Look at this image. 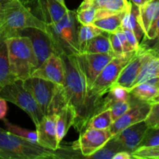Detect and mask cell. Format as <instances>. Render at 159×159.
I'll return each instance as SVG.
<instances>
[{
	"label": "cell",
	"mask_w": 159,
	"mask_h": 159,
	"mask_svg": "<svg viewBox=\"0 0 159 159\" xmlns=\"http://www.w3.org/2000/svg\"><path fill=\"white\" fill-rule=\"evenodd\" d=\"M157 145H159V128H148L144 139L142 140L138 148L153 147Z\"/></svg>",
	"instance_id": "35"
},
{
	"label": "cell",
	"mask_w": 159,
	"mask_h": 159,
	"mask_svg": "<svg viewBox=\"0 0 159 159\" xmlns=\"http://www.w3.org/2000/svg\"><path fill=\"white\" fill-rule=\"evenodd\" d=\"M150 103H154V102H159V93L158 95H157L155 97H154L153 99H152V100L150 101Z\"/></svg>",
	"instance_id": "42"
},
{
	"label": "cell",
	"mask_w": 159,
	"mask_h": 159,
	"mask_svg": "<svg viewBox=\"0 0 159 159\" xmlns=\"http://www.w3.org/2000/svg\"><path fill=\"white\" fill-rule=\"evenodd\" d=\"M0 159H60L57 151L42 147L0 127Z\"/></svg>",
	"instance_id": "3"
},
{
	"label": "cell",
	"mask_w": 159,
	"mask_h": 159,
	"mask_svg": "<svg viewBox=\"0 0 159 159\" xmlns=\"http://www.w3.org/2000/svg\"><path fill=\"white\" fill-rule=\"evenodd\" d=\"M133 158L131 153L127 151H121L113 156V159H130Z\"/></svg>",
	"instance_id": "38"
},
{
	"label": "cell",
	"mask_w": 159,
	"mask_h": 159,
	"mask_svg": "<svg viewBox=\"0 0 159 159\" xmlns=\"http://www.w3.org/2000/svg\"><path fill=\"white\" fill-rule=\"evenodd\" d=\"M37 134V143L42 147L52 151H56L61 147L57 141L56 132V114L43 116L36 126Z\"/></svg>",
	"instance_id": "17"
},
{
	"label": "cell",
	"mask_w": 159,
	"mask_h": 159,
	"mask_svg": "<svg viewBox=\"0 0 159 159\" xmlns=\"http://www.w3.org/2000/svg\"><path fill=\"white\" fill-rule=\"evenodd\" d=\"M82 3L91 5L96 9V17L124 12L130 7L128 0H90Z\"/></svg>",
	"instance_id": "19"
},
{
	"label": "cell",
	"mask_w": 159,
	"mask_h": 159,
	"mask_svg": "<svg viewBox=\"0 0 159 159\" xmlns=\"http://www.w3.org/2000/svg\"><path fill=\"white\" fill-rule=\"evenodd\" d=\"M76 118L75 110L72 107L67 104L56 114V132L59 144L66 136L68 130L74 125Z\"/></svg>",
	"instance_id": "20"
},
{
	"label": "cell",
	"mask_w": 159,
	"mask_h": 159,
	"mask_svg": "<svg viewBox=\"0 0 159 159\" xmlns=\"http://www.w3.org/2000/svg\"><path fill=\"white\" fill-rule=\"evenodd\" d=\"M133 158L159 159V145L153 147H141L131 153Z\"/></svg>",
	"instance_id": "32"
},
{
	"label": "cell",
	"mask_w": 159,
	"mask_h": 159,
	"mask_svg": "<svg viewBox=\"0 0 159 159\" xmlns=\"http://www.w3.org/2000/svg\"><path fill=\"white\" fill-rule=\"evenodd\" d=\"M130 94L134 97L144 102H150L159 93V89L152 84L144 82L134 85L129 89Z\"/></svg>",
	"instance_id": "26"
},
{
	"label": "cell",
	"mask_w": 159,
	"mask_h": 159,
	"mask_svg": "<svg viewBox=\"0 0 159 159\" xmlns=\"http://www.w3.org/2000/svg\"><path fill=\"white\" fill-rule=\"evenodd\" d=\"M155 40H157V41H156V45H155V48H154L153 49L159 50V17L156 23V36H155Z\"/></svg>",
	"instance_id": "39"
},
{
	"label": "cell",
	"mask_w": 159,
	"mask_h": 159,
	"mask_svg": "<svg viewBox=\"0 0 159 159\" xmlns=\"http://www.w3.org/2000/svg\"><path fill=\"white\" fill-rule=\"evenodd\" d=\"M136 51L120 56H115L102 70L92 85L89 96L96 107V114L99 112L102 96L107 94L110 87L116 82L120 73L128 63Z\"/></svg>",
	"instance_id": "6"
},
{
	"label": "cell",
	"mask_w": 159,
	"mask_h": 159,
	"mask_svg": "<svg viewBox=\"0 0 159 159\" xmlns=\"http://www.w3.org/2000/svg\"><path fill=\"white\" fill-rule=\"evenodd\" d=\"M28 28H36L47 33V23L34 16L21 0H11L2 4L0 16V40L20 36Z\"/></svg>",
	"instance_id": "2"
},
{
	"label": "cell",
	"mask_w": 159,
	"mask_h": 159,
	"mask_svg": "<svg viewBox=\"0 0 159 159\" xmlns=\"http://www.w3.org/2000/svg\"><path fill=\"white\" fill-rule=\"evenodd\" d=\"M123 30V32L125 34V37L127 38V40L128 41V43H130V46L133 48V49L134 51H137L138 50L140 47V42L138 41V38L135 36L134 33L132 30H130L127 29H121Z\"/></svg>",
	"instance_id": "36"
},
{
	"label": "cell",
	"mask_w": 159,
	"mask_h": 159,
	"mask_svg": "<svg viewBox=\"0 0 159 159\" xmlns=\"http://www.w3.org/2000/svg\"><path fill=\"white\" fill-rule=\"evenodd\" d=\"M37 4L42 20L47 24L57 22L68 10L57 0H37Z\"/></svg>",
	"instance_id": "18"
},
{
	"label": "cell",
	"mask_w": 159,
	"mask_h": 159,
	"mask_svg": "<svg viewBox=\"0 0 159 159\" xmlns=\"http://www.w3.org/2000/svg\"><path fill=\"white\" fill-rule=\"evenodd\" d=\"M31 76L50 81L56 85H63L65 81V69L60 56L53 53L37 68Z\"/></svg>",
	"instance_id": "15"
},
{
	"label": "cell",
	"mask_w": 159,
	"mask_h": 159,
	"mask_svg": "<svg viewBox=\"0 0 159 159\" xmlns=\"http://www.w3.org/2000/svg\"><path fill=\"white\" fill-rule=\"evenodd\" d=\"M57 85L52 82L33 76L23 81V88L34 97L44 116L48 114Z\"/></svg>",
	"instance_id": "8"
},
{
	"label": "cell",
	"mask_w": 159,
	"mask_h": 159,
	"mask_svg": "<svg viewBox=\"0 0 159 159\" xmlns=\"http://www.w3.org/2000/svg\"><path fill=\"white\" fill-rule=\"evenodd\" d=\"M76 19L82 25H91L96 17V9L91 5L82 3L78 9Z\"/></svg>",
	"instance_id": "30"
},
{
	"label": "cell",
	"mask_w": 159,
	"mask_h": 159,
	"mask_svg": "<svg viewBox=\"0 0 159 159\" xmlns=\"http://www.w3.org/2000/svg\"><path fill=\"white\" fill-rule=\"evenodd\" d=\"M4 126L6 127V129L11 133L17 135L21 138H26V139L29 140V141H32V142L37 143V131H34V130H26V129H23L22 127H19V126L16 125V124H12L9 122L7 119L4 118L2 120Z\"/></svg>",
	"instance_id": "31"
},
{
	"label": "cell",
	"mask_w": 159,
	"mask_h": 159,
	"mask_svg": "<svg viewBox=\"0 0 159 159\" xmlns=\"http://www.w3.org/2000/svg\"><path fill=\"white\" fill-rule=\"evenodd\" d=\"M20 36H26L30 38L38 61V67L53 53L55 54L51 39L44 31L36 28H28L20 31Z\"/></svg>",
	"instance_id": "13"
},
{
	"label": "cell",
	"mask_w": 159,
	"mask_h": 159,
	"mask_svg": "<svg viewBox=\"0 0 159 159\" xmlns=\"http://www.w3.org/2000/svg\"><path fill=\"white\" fill-rule=\"evenodd\" d=\"M78 57L86 79L88 92L89 93L92 85L97 76L115 56L109 54L81 53L78 54Z\"/></svg>",
	"instance_id": "11"
},
{
	"label": "cell",
	"mask_w": 159,
	"mask_h": 159,
	"mask_svg": "<svg viewBox=\"0 0 159 159\" xmlns=\"http://www.w3.org/2000/svg\"><path fill=\"white\" fill-rule=\"evenodd\" d=\"M9 68L16 80H25L38 67L30 40L26 36H16L6 40Z\"/></svg>",
	"instance_id": "5"
},
{
	"label": "cell",
	"mask_w": 159,
	"mask_h": 159,
	"mask_svg": "<svg viewBox=\"0 0 159 159\" xmlns=\"http://www.w3.org/2000/svg\"><path fill=\"white\" fill-rule=\"evenodd\" d=\"M6 102L7 101L6 99L0 97V120H3L4 118H6V114H7L8 107Z\"/></svg>",
	"instance_id": "37"
},
{
	"label": "cell",
	"mask_w": 159,
	"mask_h": 159,
	"mask_svg": "<svg viewBox=\"0 0 159 159\" xmlns=\"http://www.w3.org/2000/svg\"><path fill=\"white\" fill-rule=\"evenodd\" d=\"M123 150L120 144L115 141L114 138L112 137L110 141L105 144L102 148L93 154L92 155L89 156L87 158H93V159H113V156L121 152Z\"/></svg>",
	"instance_id": "27"
},
{
	"label": "cell",
	"mask_w": 159,
	"mask_h": 159,
	"mask_svg": "<svg viewBox=\"0 0 159 159\" xmlns=\"http://www.w3.org/2000/svg\"><path fill=\"white\" fill-rule=\"evenodd\" d=\"M16 80L9 68L6 40H0V89Z\"/></svg>",
	"instance_id": "24"
},
{
	"label": "cell",
	"mask_w": 159,
	"mask_h": 159,
	"mask_svg": "<svg viewBox=\"0 0 159 159\" xmlns=\"http://www.w3.org/2000/svg\"><path fill=\"white\" fill-rule=\"evenodd\" d=\"M127 11L119 12V13L106 15L97 17L95 19L93 24L108 34L116 33L120 30L122 26V21Z\"/></svg>",
	"instance_id": "22"
},
{
	"label": "cell",
	"mask_w": 159,
	"mask_h": 159,
	"mask_svg": "<svg viewBox=\"0 0 159 159\" xmlns=\"http://www.w3.org/2000/svg\"><path fill=\"white\" fill-rule=\"evenodd\" d=\"M82 53L109 54L114 55L108 33H107V34L102 33L87 41L82 48Z\"/></svg>",
	"instance_id": "21"
},
{
	"label": "cell",
	"mask_w": 159,
	"mask_h": 159,
	"mask_svg": "<svg viewBox=\"0 0 159 159\" xmlns=\"http://www.w3.org/2000/svg\"><path fill=\"white\" fill-rule=\"evenodd\" d=\"M102 33H106L104 31L101 30L96 26L93 24L91 25H80L79 27V33H78V40H79V48H80L81 51H82V48H83L84 45L91 40L93 37H96V36L99 35V34H102Z\"/></svg>",
	"instance_id": "29"
},
{
	"label": "cell",
	"mask_w": 159,
	"mask_h": 159,
	"mask_svg": "<svg viewBox=\"0 0 159 159\" xmlns=\"http://www.w3.org/2000/svg\"><path fill=\"white\" fill-rule=\"evenodd\" d=\"M65 69L64 93L67 103L75 110L74 127L79 133L86 127L92 116L96 114V107L89 96L85 76L81 67L78 54L60 55Z\"/></svg>",
	"instance_id": "1"
},
{
	"label": "cell",
	"mask_w": 159,
	"mask_h": 159,
	"mask_svg": "<svg viewBox=\"0 0 159 159\" xmlns=\"http://www.w3.org/2000/svg\"><path fill=\"white\" fill-rule=\"evenodd\" d=\"M9 1H11V0H0V4H4V3L7 2Z\"/></svg>",
	"instance_id": "44"
},
{
	"label": "cell",
	"mask_w": 159,
	"mask_h": 159,
	"mask_svg": "<svg viewBox=\"0 0 159 159\" xmlns=\"http://www.w3.org/2000/svg\"><path fill=\"white\" fill-rule=\"evenodd\" d=\"M2 4H0V16H1V13H2Z\"/></svg>",
	"instance_id": "45"
},
{
	"label": "cell",
	"mask_w": 159,
	"mask_h": 159,
	"mask_svg": "<svg viewBox=\"0 0 159 159\" xmlns=\"http://www.w3.org/2000/svg\"><path fill=\"white\" fill-rule=\"evenodd\" d=\"M144 121L148 128H159V102L151 103L150 110Z\"/></svg>",
	"instance_id": "34"
},
{
	"label": "cell",
	"mask_w": 159,
	"mask_h": 159,
	"mask_svg": "<svg viewBox=\"0 0 159 159\" xmlns=\"http://www.w3.org/2000/svg\"><path fill=\"white\" fill-rule=\"evenodd\" d=\"M147 54L148 48L140 43L138 50H137L133 57L120 71L115 84L124 87L128 90L130 89L136 81L141 65Z\"/></svg>",
	"instance_id": "14"
},
{
	"label": "cell",
	"mask_w": 159,
	"mask_h": 159,
	"mask_svg": "<svg viewBox=\"0 0 159 159\" xmlns=\"http://www.w3.org/2000/svg\"><path fill=\"white\" fill-rule=\"evenodd\" d=\"M79 24L75 12L69 9L57 22L47 24V34L56 54L60 56L82 53L78 40Z\"/></svg>",
	"instance_id": "4"
},
{
	"label": "cell",
	"mask_w": 159,
	"mask_h": 159,
	"mask_svg": "<svg viewBox=\"0 0 159 159\" xmlns=\"http://www.w3.org/2000/svg\"><path fill=\"white\" fill-rule=\"evenodd\" d=\"M109 37L111 43L112 50L115 56L123 55L127 53L135 51L127 40L125 34L122 30L116 33L109 34Z\"/></svg>",
	"instance_id": "25"
},
{
	"label": "cell",
	"mask_w": 159,
	"mask_h": 159,
	"mask_svg": "<svg viewBox=\"0 0 159 159\" xmlns=\"http://www.w3.org/2000/svg\"><path fill=\"white\" fill-rule=\"evenodd\" d=\"M121 29L133 31L139 42L142 37H144V31L139 23V7L138 6L130 2V7L123 19Z\"/></svg>",
	"instance_id": "23"
},
{
	"label": "cell",
	"mask_w": 159,
	"mask_h": 159,
	"mask_svg": "<svg viewBox=\"0 0 159 159\" xmlns=\"http://www.w3.org/2000/svg\"><path fill=\"white\" fill-rule=\"evenodd\" d=\"M150 108V102L139 100L132 96V103L130 109L123 116L116 120L109 128L112 137L133 124L145 120Z\"/></svg>",
	"instance_id": "10"
},
{
	"label": "cell",
	"mask_w": 159,
	"mask_h": 159,
	"mask_svg": "<svg viewBox=\"0 0 159 159\" xmlns=\"http://www.w3.org/2000/svg\"><path fill=\"white\" fill-rule=\"evenodd\" d=\"M148 129V127L144 120L124 129L113 138L120 144L123 150L132 153L139 147Z\"/></svg>",
	"instance_id": "16"
},
{
	"label": "cell",
	"mask_w": 159,
	"mask_h": 159,
	"mask_svg": "<svg viewBox=\"0 0 159 159\" xmlns=\"http://www.w3.org/2000/svg\"><path fill=\"white\" fill-rule=\"evenodd\" d=\"M146 82L149 84H152L154 86L157 87V88L159 89V77H155L153 78V79H151L149 80L146 81Z\"/></svg>",
	"instance_id": "40"
},
{
	"label": "cell",
	"mask_w": 159,
	"mask_h": 159,
	"mask_svg": "<svg viewBox=\"0 0 159 159\" xmlns=\"http://www.w3.org/2000/svg\"><path fill=\"white\" fill-rule=\"evenodd\" d=\"M139 7V23L144 31V40L152 41L156 36L159 17V0H148Z\"/></svg>",
	"instance_id": "12"
},
{
	"label": "cell",
	"mask_w": 159,
	"mask_h": 159,
	"mask_svg": "<svg viewBox=\"0 0 159 159\" xmlns=\"http://www.w3.org/2000/svg\"><path fill=\"white\" fill-rule=\"evenodd\" d=\"M128 1L130 2L133 3V4L136 5V6H140L142 4H144V3L146 1H148V0H128Z\"/></svg>",
	"instance_id": "41"
},
{
	"label": "cell",
	"mask_w": 159,
	"mask_h": 159,
	"mask_svg": "<svg viewBox=\"0 0 159 159\" xmlns=\"http://www.w3.org/2000/svg\"><path fill=\"white\" fill-rule=\"evenodd\" d=\"M0 97L15 104L26 112L35 126L41 121L44 115L35 99L23 86V81L16 80L0 89Z\"/></svg>",
	"instance_id": "7"
},
{
	"label": "cell",
	"mask_w": 159,
	"mask_h": 159,
	"mask_svg": "<svg viewBox=\"0 0 159 159\" xmlns=\"http://www.w3.org/2000/svg\"><path fill=\"white\" fill-rule=\"evenodd\" d=\"M131 103L132 96H130V99H129V100L117 102H116V103L113 104V105L110 107V114H111V118L112 120H113V123L116 120H117L118 118L120 117L121 116H123V115L130 109Z\"/></svg>",
	"instance_id": "33"
},
{
	"label": "cell",
	"mask_w": 159,
	"mask_h": 159,
	"mask_svg": "<svg viewBox=\"0 0 159 159\" xmlns=\"http://www.w3.org/2000/svg\"><path fill=\"white\" fill-rule=\"evenodd\" d=\"M21 1L23 2H25V1H26V0H21Z\"/></svg>",
	"instance_id": "47"
},
{
	"label": "cell",
	"mask_w": 159,
	"mask_h": 159,
	"mask_svg": "<svg viewBox=\"0 0 159 159\" xmlns=\"http://www.w3.org/2000/svg\"><path fill=\"white\" fill-rule=\"evenodd\" d=\"M112 124H113V120H112L111 114H110V109H108V110L99 112L92 116L89 120L85 129L91 127V128L99 129V130H105V129L110 128Z\"/></svg>",
	"instance_id": "28"
},
{
	"label": "cell",
	"mask_w": 159,
	"mask_h": 159,
	"mask_svg": "<svg viewBox=\"0 0 159 159\" xmlns=\"http://www.w3.org/2000/svg\"><path fill=\"white\" fill-rule=\"evenodd\" d=\"M111 138L109 129L99 130L88 127L80 133L79 138L71 148L75 150H79L84 158H87L103 147Z\"/></svg>",
	"instance_id": "9"
},
{
	"label": "cell",
	"mask_w": 159,
	"mask_h": 159,
	"mask_svg": "<svg viewBox=\"0 0 159 159\" xmlns=\"http://www.w3.org/2000/svg\"><path fill=\"white\" fill-rule=\"evenodd\" d=\"M84 1H85V2H88V1H90V0H84Z\"/></svg>",
	"instance_id": "46"
},
{
	"label": "cell",
	"mask_w": 159,
	"mask_h": 159,
	"mask_svg": "<svg viewBox=\"0 0 159 159\" xmlns=\"http://www.w3.org/2000/svg\"><path fill=\"white\" fill-rule=\"evenodd\" d=\"M57 1L59 3H61V4L62 6H65V7H67L66 5H65V0H57Z\"/></svg>",
	"instance_id": "43"
}]
</instances>
